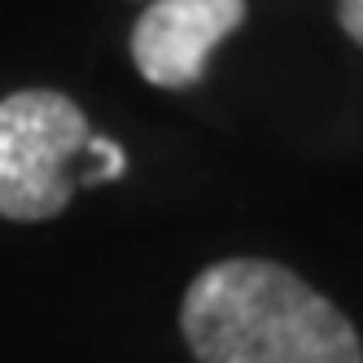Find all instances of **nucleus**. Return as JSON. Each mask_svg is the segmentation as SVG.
<instances>
[{
  "mask_svg": "<svg viewBox=\"0 0 363 363\" xmlns=\"http://www.w3.org/2000/svg\"><path fill=\"white\" fill-rule=\"evenodd\" d=\"M179 333L197 363H363L354 324L267 258H223L193 276Z\"/></svg>",
  "mask_w": 363,
  "mask_h": 363,
  "instance_id": "1",
  "label": "nucleus"
},
{
  "mask_svg": "<svg viewBox=\"0 0 363 363\" xmlns=\"http://www.w3.org/2000/svg\"><path fill=\"white\" fill-rule=\"evenodd\" d=\"M337 22H342V31L363 48V0H337Z\"/></svg>",
  "mask_w": 363,
  "mask_h": 363,
  "instance_id": "5",
  "label": "nucleus"
},
{
  "mask_svg": "<svg viewBox=\"0 0 363 363\" xmlns=\"http://www.w3.org/2000/svg\"><path fill=\"white\" fill-rule=\"evenodd\" d=\"M88 118L70 96L48 88H22L0 101V219L44 223L57 219L88 153Z\"/></svg>",
  "mask_w": 363,
  "mask_h": 363,
  "instance_id": "2",
  "label": "nucleus"
},
{
  "mask_svg": "<svg viewBox=\"0 0 363 363\" xmlns=\"http://www.w3.org/2000/svg\"><path fill=\"white\" fill-rule=\"evenodd\" d=\"M245 22V0H149L132 27V62L140 79L184 92L206 79L211 53Z\"/></svg>",
  "mask_w": 363,
  "mask_h": 363,
  "instance_id": "3",
  "label": "nucleus"
},
{
  "mask_svg": "<svg viewBox=\"0 0 363 363\" xmlns=\"http://www.w3.org/2000/svg\"><path fill=\"white\" fill-rule=\"evenodd\" d=\"M88 167L79 171V189H92V184H106V179H118L123 175V167H127V153L114 145V140H106V136H92L88 140Z\"/></svg>",
  "mask_w": 363,
  "mask_h": 363,
  "instance_id": "4",
  "label": "nucleus"
}]
</instances>
